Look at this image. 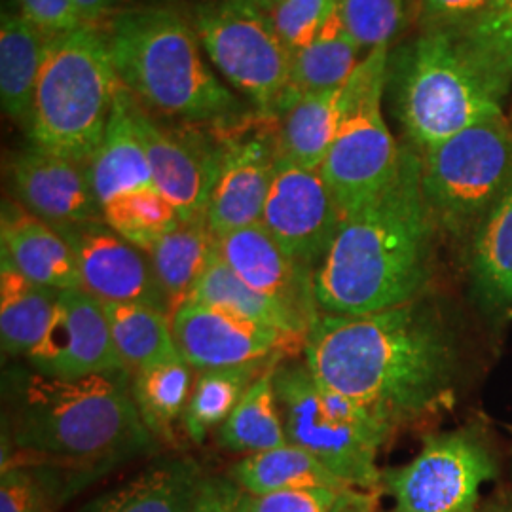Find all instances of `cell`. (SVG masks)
Listing matches in <instances>:
<instances>
[{
  "mask_svg": "<svg viewBox=\"0 0 512 512\" xmlns=\"http://www.w3.org/2000/svg\"><path fill=\"white\" fill-rule=\"evenodd\" d=\"M10 179L19 203L55 228L103 219L88 164L29 145L12 162Z\"/></svg>",
  "mask_w": 512,
  "mask_h": 512,
  "instance_id": "19",
  "label": "cell"
},
{
  "mask_svg": "<svg viewBox=\"0 0 512 512\" xmlns=\"http://www.w3.org/2000/svg\"><path fill=\"white\" fill-rule=\"evenodd\" d=\"M494 0H416L421 31L465 33L482 18Z\"/></svg>",
  "mask_w": 512,
  "mask_h": 512,
  "instance_id": "41",
  "label": "cell"
},
{
  "mask_svg": "<svg viewBox=\"0 0 512 512\" xmlns=\"http://www.w3.org/2000/svg\"><path fill=\"white\" fill-rule=\"evenodd\" d=\"M387 86L393 110L416 150L503 114L507 93L459 33L421 31L389 55Z\"/></svg>",
  "mask_w": 512,
  "mask_h": 512,
  "instance_id": "5",
  "label": "cell"
},
{
  "mask_svg": "<svg viewBox=\"0 0 512 512\" xmlns=\"http://www.w3.org/2000/svg\"><path fill=\"white\" fill-rule=\"evenodd\" d=\"M0 512H54V494L44 476L14 465L0 475Z\"/></svg>",
  "mask_w": 512,
  "mask_h": 512,
  "instance_id": "40",
  "label": "cell"
},
{
  "mask_svg": "<svg viewBox=\"0 0 512 512\" xmlns=\"http://www.w3.org/2000/svg\"><path fill=\"white\" fill-rule=\"evenodd\" d=\"M509 319H512V310H509Z\"/></svg>",
  "mask_w": 512,
  "mask_h": 512,
  "instance_id": "46",
  "label": "cell"
},
{
  "mask_svg": "<svg viewBox=\"0 0 512 512\" xmlns=\"http://www.w3.org/2000/svg\"><path fill=\"white\" fill-rule=\"evenodd\" d=\"M509 120H511V126H512V110H511V116H509Z\"/></svg>",
  "mask_w": 512,
  "mask_h": 512,
  "instance_id": "47",
  "label": "cell"
},
{
  "mask_svg": "<svg viewBox=\"0 0 512 512\" xmlns=\"http://www.w3.org/2000/svg\"><path fill=\"white\" fill-rule=\"evenodd\" d=\"M57 230L76 256L82 291L103 304H147L171 313L147 253L116 234L105 220Z\"/></svg>",
  "mask_w": 512,
  "mask_h": 512,
  "instance_id": "16",
  "label": "cell"
},
{
  "mask_svg": "<svg viewBox=\"0 0 512 512\" xmlns=\"http://www.w3.org/2000/svg\"><path fill=\"white\" fill-rule=\"evenodd\" d=\"M247 499L230 476H203L192 512H247Z\"/></svg>",
  "mask_w": 512,
  "mask_h": 512,
  "instance_id": "43",
  "label": "cell"
},
{
  "mask_svg": "<svg viewBox=\"0 0 512 512\" xmlns=\"http://www.w3.org/2000/svg\"><path fill=\"white\" fill-rule=\"evenodd\" d=\"M215 251L217 238L207 219L183 220L148 249V260L167 298L171 317L190 300Z\"/></svg>",
  "mask_w": 512,
  "mask_h": 512,
  "instance_id": "27",
  "label": "cell"
},
{
  "mask_svg": "<svg viewBox=\"0 0 512 512\" xmlns=\"http://www.w3.org/2000/svg\"><path fill=\"white\" fill-rule=\"evenodd\" d=\"M131 103L133 95L120 86L103 141L88 164L101 207L122 194L154 186L147 152L133 124Z\"/></svg>",
  "mask_w": 512,
  "mask_h": 512,
  "instance_id": "22",
  "label": "cell"
},
{
  "mask_svg": "<svg viewBox=\"0 0 512 512\" xmlns=\"http://www.w3.org/2000/svg\"><path fill=\"white\" fill-rule=\"evenodd\" d=\"M344 215L319 169L279 154L260 224L300 266L317 272L338 236Z\"/></svg>",
  "mask_w": 512,
  "mask_h": 512,
  "instance_id": "14",
  "label": "cell"
},
{
  "mask_svg": "<svg viewBox=\"0 0 512 512\" xmlns=\"http://www.w3.org/2000/svg\"><path fill=\"white\" fill-rule=\"evenodd\" d=\"M361 50L363 48L349 35L338 2L310 44L293 54L291 82L277 116L281 118L306 95L344 86L361 63Z\"/></svg>",
  "mask_w": 512,
  "mask_h": 512,
  "instance_id": "23",
  "label": "cell"
},
{
  "mask_svg": "<svg viewBox=\"0 0 512 512\" xmlns=\"http://www.w3.org/2000/svg\"><path fill=\"white\" fill-rule=\"evenodd\" d=\"M0 255L21 274L57 291L80 289V272L71 245L50 222L21 203L4 202L0 219Z\"/></svg>",
  "mask_w": 512,
  "mask_h": 512,
  "instance_id": "20",
  "label": "cell"
},
{
  "mask_svg": "<svg viewBox=\"0 0 512 512\" xmlns=\"http://www.w3.org/2000/svg\"><path fill=\"white\" fill-rule=\"evenodd\" d=\"M74 2L88 25H99V21L112 16L126 0H74Z\"/></svg>",
  "mask_w": 512,
  "mask_h": 512,
  "instance_id": "44",
  "label": "cell"
},
{
  "mask_svg": "<svg viewBox=\"0 0 512 512\" xmlns=\"http://www.w3.org/2000/svg\"><path fill=\"white\" fill-rule=\"evenodd\" d=\"M120 86L109 37L97 25L57 38L38 78L27 124L29 143L90 164Z\"/></svg>",
  "mask_w": 512,
  "mask_h": 512,
  "instance_id": "6",
  "label": "cell"
},
{
  "mask_svg": "<svg viewBox=\"0 0 512 512\" xmlns=\"http://www.w3.org/2000/svg\"><path fill=\"white\" fill-rule=\"evenodd\" d=\"M255 2L256 4H260L264 10H268V12H270V10L274 8L275 4H277L279 0H255Z\"/></svg>",
  "mask_w": 512,
  "mask_h": 512,
  "instance_id": "45",
  "label": "cell"
},
{
  "mask_svg": "<svg viewBox=\"0 0 512 512\" xmlns=\"http://www.w3.org/2000/svg\"><path fill=\"white\" fill-rule=\"evenodd\" d=\"M302 359L311 376L395 429L450 406L456 348L439 311L421 300L368 315L321 313Z\"/></svg>",
  "mask_w": 512,
  "mask_h": 512,
  "instance_id": "1",
  "label": "cell"
},
{
  "mask_svg": "<svg viewBox=\"0 0 512 512\" xmlns=\"http://www.w3.org/2000/svg\"><path fill=\"white\" fill-rule=\"evenodd\" d=\"M213 126L222 156L207 207V224L215 238H220L260 222L281 147L279 118L274 114L247 110Z\"/></svg>",
  "mask_w": 512,
  "mask_h": 512,
  "instance_id": "11",
  "label": "cell"
},
{
  "mask_svg": "<svg viewBox=\"0 0 512 512\" xmlns=\"http://www.w3.org/2000/svg\"><path fill=\"white\" fill-rule=\"evenodd\" d=\"M192 27L220 74L256 110L277 116L291 82L293 52L270 12L255 0H217L194 10Z\"/></svg>",
  "mask_w": 512,
  "mask_h": 512,
  "instance_id": "8",
  "label": "cell"
},
{
  "mask_svg": "<svg viewBox=\"0 0 512 512\" xmlns=\"http://www.w3.org/2000/svg\"><path fill=\"white\" fill-rule=\"evenodd\" d=\"M63 291L40 285L0 255V344L8 357H23L37 348L54 321Z\"/></svg>",
  "mask_w": 512,
  "mask_h": 512,
  "instance_id": "26",
  "label": "cell"
},
{
  "mask_svg": "<svg viewBox=\"0 0 512 512\" xmlns=\"http://www.w3.org/2000/svg\"><path fill=\"white\" fill-rule=\"evenodd\" d=\"M116 353L129 374L179 355L169 311L147 304H103Z\"/></svg>",
  "mask_w": 512,
  "mask_h": 512,
  "instance_id": "29",
  "label": "cell"
},
{
  "mask_svg": "<svg viewBox=\"0 0 512 512\" xmlns=\"http://www.w3.org/2000/svg\"><path fill=\"white\" fill-rule=\"evenodd\" d=\"M393 512H397V511H393Z\"/></svg>",
  "mask_w": 512,
  "mask_h": 512,
  "instance_id": "48",
  "label": "cell"
},
{
  "mask_svg": "<svg viewBox=\"0 0 512 512\" xmlns=\"http://www.w3.org/2000/svg\"><path fill=\"white\" fill-rule=\"evenodd\" d=\"M217 251L255 291L291 311L308 329L323 313L315 298V272L287 255L256 222L217 238Z\"/></svg>",
  "mask_w": 512,
  "mask_h": 512,
  "instance_id": "18",
  "label": "cell"
},
{
  "mask_svg": "<svg viewBox=\"0 0 512 512\" xmlns=\"http://www.w3.org/2000/svg\"><path fill=\"white\" fill-rule=\"evenodd\" d=\"M349 35L363 50L389 46L403 19V0H340Z\"/></svg>",
  "mask_w": 512,
  "mask_h": 512,
  "instance_id": "38",
  "label": "cell"
},
{
  "mask_svg": "<svg viewBox=\"0 0 512 512\" xmlns=\"http://www.w3.org/2000/svg\"><path fill=\"white\" fill-rule=\"evenodd\" d=\"M277 363L268 366L256 378L230 418L220 425L219 444L222 448L236 454H256L287 444L275 393Z\"/></svg>",
  "mask_w": 512,
  "mask_h": 512,
  "instance_id": "32",
  "label": "cell"
},
{
  "mask_svg": "<svg viewBox=\"0 0 512 512\" xmlns=\"http://www.w3.org/2000/svg\"><path fill=\"white\" fill-rule=\"evenodd\" d=\"M25 361L40 374L67 380L126 370L103 302L82 289L61 293L50 330Z\"/></svg>",
  "mask_w": 512,
  "mask_h": 512,
  "instance_id": "17",
  "label": "cell"
},
{
  "mask_svg": "<svg viewBox=\"0 0 512 512\" xmlns=\"http://www.w3.org/2000/svg\"><path fill=\"white\" fill-rule=\"evenodd\" d=\"M365 84V63L340 88L298 99L279 118L281 154L294 164L319 169Z\"/></svg>",
  "mask_w": 512,
  "mask_h": 512,
  "instance_id": "21",
  "label": "cell"
},
{
  "mask_svg": "<svg viewBox=\"0 0 512 512\" xmlns=\"http://www.w3.org/2000/svg\"><path fill=\"white\" fill-rule=\"evenodd\" d=\"M19 14L50 37H65L86 27L74 0H18Z\"/></svg>",
  "mask_w": 512,
  "mask_h": 512,
  "instance_id": "42",
  "label": "cell"
},
{
  "mask_svg": "<svg viewBox=\"0 0 512 512\" xmlns=\"http://www.w3.org/2000/svg\"><path fill=\"white\" fill-rule=\"evenodd\" d=\"M203 476L194 459H162L82 512H192Z\"/></svg>",
  "mask_w": 512,
  "mask_h": 512,
  "instance_id": "24",
  "label": "cell"
},
{
  "mask_svg": "<svg viewBox=\"0 0 512 512\" xmlns=\"http://www.w3.org/2000/svg\"><path fill=\"white\" fill-rule=\"evenodd\" d=\"M277 361L203 370L194 382V389L183 416V427L188 439L202 444L213 427H220L236 410L247 389L256 378Z\"/></svg>",
  "mask_w": 512,
  "mask_h": 512,
  "instance_id": "34",
  "label": "cell"
},
{
  "mask_svg": "<svg viewBox=\"0 0 512 512\" xmlns=\"http://www.w3.org/2000/svg\"><path fill=\"white\" fill-rule=\"evenodd\" d=\"M57 38L42 33L21 14H4L0 23L2 109L27 129L38 78Z\"/></svg>",
  "mask_w": 512,
  "mask_h": 512,
  "instance_id": "25",
  "label": "cell"
},
{
  "mask_svg": "<svg viewBox=\"0 0 512 512\" xmlns=\"http://www.w3.org/2000/svg\"><path fill=\"white\" fill-rule=\"evenodd\" d=\"M188 302L207 304L222 310L238 313L256 323L275 327V329L291 332L306 340L310 329L293 315L291 311L281 308L274 300L255 291L247 285L220 256L219 251L211 258L205 274L202 275L198 287L190 296Z\"/></svg>",
  "mask_w": 512,
  "mask_h": 512,
  "instance_id": "33",
  "label": "cell"
},
{
  "mask_svg": "<svg viewBox=\"0 0 512 512\" xmlns=\"http://www.w3.org/2000/svg\"><path fill=\"white\" fill-rule=\"evenodd\" d=\"M503 92L512 84V0H494L475 25L461 33Z\"/></svg>",
  "mask_w": 512,
  "mask_h": 512,
  "instance_id": "36",
  "label": "cell"
},
{
  "mask_svg": "<svg viewBox=\"0 0 512 512\" xmlns=\"http://www.w3.org/2000/svg\"><path fill=\"white\" fill-rule=\"evenodd\" d=\"M495 476L486 446L467 433L425 439L420 454L387 471L382 484L397 512H476L480 488Z\"/></svg>",
  "mask_w": 512,
  "mask_h": 512,
  "instance_id": "12",
  "label": "cell"
},
{
  "mask_svg": "<svg viewBox=\"0 0 512 512\" xmlns=\"http://www.w3.org/2000/svg\"><path fill=\"white\" fill-rule=\"evenodd\" d=\"M4 387L8 456L2 461L16 450L25 458L21 467L103 473L148 452L156 440L141 420L128 370L67 380L29 366L10 372Z\"/></svg>",
  "mask_w": 512,
  "mask_h": 512,
  "instance_id": "3",
  "label": "cell"
},
{
  "mask_svg": "<svg viewBox=\"0 0 512 512\" xmlns=\"http://www.w3.org/2000/svg\"><path fill=\"white\" fill-rule=\"evenodd\" d=\"M421 188L439 226L463 234L480 226L512 188V126L486 118L420 152Z\"/></svg>",
  "mask_w": 512,
  "mask_h": 512,
  "instance_id": "7",
  "label": "cell"
},
{
  "mask_svg": "<svg viewBox=\"0 0 512 512\" xmlns=\"http://www.w3.org/2000/svg\"><path fill=\"white\" fill-rule=\"evenodd\" d=\"M173 336L184 361L202 372L287 359L306 342L291 332L196 302H186L173 313Z\"/></svg>",
  "mask_w": 512,
  "mask_h": 512,
  "instance_id": "15",
  "label": "cell"
},
{
  "mask_svg": "<svg viewBox=\"0 0 512 512\" xmlns=\"http://www.w3.org/2000/svg\"><path fill=\"white\" fill-rule=\"evenodd\" d=\"M103 220L135 247L148 249L183 220L156 186L122 194L103 207Z\"/></svg>",
  "mask_w": 512,
  "mask_h": 512,
  "instance_id": "35",
  "label": "cell"
},
{
  "mask_svg": "<svg viewBox=\"0 0 512 512\" xmlns=\"http://www.w3.org/2000/svg\"><path fill=\"white\" fill-rule=\"evenodd\" d=\"M192 370L179 353L131 374L133 399L154 439H175L173 425L183 420L194 389Z\"/></svg>",
  "mask_w": 512,
  "mask_h": 512,
  "instance_id": "30",
  "label": "cell"
},
{
  "mask_svg": "<svg viewBox=\"0 0 512 512\" xmlns=\"http://www.w3.org/2000/svg\"><path fill=\"white\" fill-rule=\"evenodd\" d=\"M363 63V90L319 167L344 217L384 192L397 175L403 156L382 112L389 46L370 50Z\"/></svg>",
  "mask_w": 512,
  "mask_h": 512,
  "instance_id": "9",
  "label": "cell"
},
{
  "mask_svg": "<svg viewBox=\"0 0 512 512\" xmlns=\"http://www.w3.org/2000/svg\"><path fill=\"white\" fill-rule=\"evenodd\" d=\"M109 42L122 86L143 107L181 124H217L247 112L205 63L200 38L175 8L122 10Z\"/></svg>",
  "mask_w": 512,
  "mask_h": 512,
  "instance_id": "4",
  "label": "cell"
},
{
  "mask_svg": "<svg viewBox=\"0 0 512 512\" xmlns=\"http://www.w3.org/2000/svg\"><path fill=\"white\" fill-rule=\"evenodd\" d=\"M380 495L359 488H308L249 495L247 512H376Z\"/></svg>",
  "mask_w": 512,
  "mask_h": 512,
  "instance_id": "37",
  "label": "cell"
},
{
  "mask_svg": "<svg viewBox=\"0 0 512 512\" xmlns=\"http://www.w3.org/2000/svg\"><path fill=\"white\" fill-rule=\"evenodd\" d=\"M228 476L249 495H270L308 488L348 486L310 452L283 444L274 450L247 454L230 467Z\"/></svg>",
  "mask_w": 512,
  "mask_h": 512,
  "instance_id": "28",
  "label": "cell"
},
{
  "mask_svg": "<svg viewBox=\"0 0 512 512\" xmlns=\"http://www.w3.org/2000/svg\"><path fill=\"white\" fill-rule=\"evenodd\" d=\"M340 0H279L270 10L275 31L296 54L308 46Z\"/></svg>",
  "mask_w": 512,
  "mask_h": 512,
  "instance_id": "39",
  "label": "cell"
},
{
  "mask_svg": "<svg viewBox=\"0 0 512 512\" xmlns=\"http://www.w3.org/2000/svg\"><path fill=\"white\" fill-rule=\"evenodd\" d=\"M471 274L484 306L499 310L512 300V188L480 222Z\"/></svg>",
  "mask_w": 512,
  "mask_h": 512,
  "instance_id": "31",
  "label": "cell"
},
{
  "mask_svg": "<svg viewBox=\"0 0 512 512\" xmlns=\"http://www.w3.org/2000/svg\"><path fill=\"white\" fill-rule=\"evenodd\" d=\"M131 116L147 152L154 186L184 222L207 219L222 156L215 126L183 124V128H164L152 120L135 97Z\"/></svg>",
  "mask_w": 512,
  "mask_h": 512,
  "instance_id": "13",
  "label": "cell"
},
{
  "mask_svg": "<svg viewBox=\"0 0 512 512\" xmlns=\"http://www.w3.org/2000/svg\"><path fill=\"white\" fill-rule=\"evenodd\" d=\"M275 393L289 444L310 452L351 488L370 492L382 488L384 475L376 458L387 440L329 416L304 359L277 363Z\"/></svg>",
  "mask_w": 512,
  "mask_h": 512,
  "instance_id": "10",
  "label": "cell"
},
{
  "mask_svg": "<svg viewBox=\"0 0 512 512\" xmlns=\"http://www.w3.org/2000/svg\"><path fill=\"white\" fill-rule=\"evenodd\" d=\"M421 188L420 152L403 148L384 192L342 220L315 272L323 313L368 315L420 300L433 277L437 230Z\"/></svg>",
  "mask_w": 512,
  "mask_h": 512,
  "instance_id": "2",
  "label": "cell"
}]
</instances>
